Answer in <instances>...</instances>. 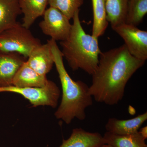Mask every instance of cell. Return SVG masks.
I'll list each match as a JSON object with an SVG mask.
<instances>
[{"label": "cell", "instance_id": "6da1fadb", "mask_svg": "<svg viewBox=\"0 0 147 147\" xmlns=\"http://www.w3.org/2000/svg\"><path fill=\"white\" fill-rule=\"evenodd\" d=\"M145 62L132 56L124 44L101 52L91 75L90 94L96 102L117 105L123 98L129 80Z\"/></svg>", "mask_w": 147, "mask_h": 147}, {"label": "cell", "instance_id": "7a4b0ae2", "mask_svg": "<svg viewBox=\"0 0 147 147\" xmlns=\"http://www.w3.org/2000/svg\"><path fill=\"white\" fill-rule=\"evenodd\" d=\"M54 57V63L61 85L62 98L55 113L56 118L69 124L74 119L83 121L86 117V110L93 104L89 87L81 81H75L68 74L63 63V56L56 40H47Z\"/></svg>", "mask_w": 147, "mask_h": 147}, {"label": "cell", "instance_id": "3957f363", "mask_svg": "<svg viewBox=\"0 0 147 147\" xmlns=\"http://www.w3.org/2000/svg\"><path fill=\"white\" fill-rule=\"evenodd\" d=\"M79 11L80 9L76 11L72 18L68 36L60 42L61 52L73 71L81 69L92 75L97 67L101 52L98 38L88 34L83 29Z\"/></svg>", "mask_w": 147, "mask_h": 147}, {"label": "cell", "instance_id": "277c9868", "mask_svg": "<svg viewBox=\"0 0 147 147\" xmlns=\"http://www.w3.org/2000/svg\"><path fill=\"white\" fill-rule=\"evenodd\" d=\"M41 44L29 29L17 23L0 33V53H18L28 58L35 47Z\"/></svg>", "mask_w": 147, "mask_h": 147}, {"label": "cell", "instance_id": "5b68a950", "mask_svg": "<svg viewBox=\"0 0 147 147\" xmlns=\"http://www.w3.org/2000/svg\"><path fill=\"white\" fill-rule=\"evenodd\" d=\"M9 92L21 95L29 100L33 107L48 106L55 108L57 106L61 92L57 84L50 81L43 88H20L13 86L0 87V92Z\"/></svg>", "mask_w": 147, "mask_h": 147}, {"label": "cell", "instance_id": "8992f818", "mask_svg": "<svg viewBox=\"0 0 147 147\" xmlns=\"http://www.w3.org/2000/svg\"><path fill=\"white\" fill-rule=\"evenodd\" d=\"M123 39L128 52L134 57L147 59V32L123 23L113 29Z\"/></svg>", "mask_w": 147, "mask_h": 147}, {"label": "cell", "instance_id": "52a82bcc", "mask_svg": "<svg viewBox=\"0 0 147 147\" xmlns=\"http://www.w3.org/2000/svg\"><path fill=\"white\" fill-rule=\"evenodd\" d=\"M43 19L39 24L42 33L56 40H65L70 33L71 24L69 19L55 7H50L45 11Z\"/></svg>", "mask_w": 147, "mask_h": 147}, {"label": "cell", "instance_id": "ba28073f", "mask_svg": "<svg viewBox=\"0 0 147 147\" xmlns=\"http://www.w3.org/2000/svg\"><path fill=\"white\" fill-rule=\"evenodd\" d=\"M26 62L37 73L46 76L55 65L49 42L43 45L40 44L35 47L29 55Z\"/></svg>", "mask_w": 147, "mask_h": 147}, {"label": "cell", "instance_id": "9c48e42d", "mask_svg": "<svg viewBox=\"0 0 147 147\" xmlns=\"http://www.w3.org/2000/svg\"><path fill=\"white\" fill-rule=\"evenodd\" d=\"M26 59L18 53H0V87L12 86L13 78Z\"/></svg>", "mask_w": 147, "mask_h": 147}, {"label": "cell", "instance_id": "30bf717a", "mask_svg": "<svg viewBox=\"0 0 147 147\" xmlns=\"http://www.w3.org/2000/svg\"><path fill=\"white\" fill-rule=\"evenodd\" d=\"M104 144L103 137L98 132H91L82 128L72 130L70 137L63 140L59 147H100Z\"/></svg>", "mask_w": 147, "mask_h": 147}, {"label": "cell", "instance_id": "8fae6325", "mask_svg": "<svg viewBox=\"0 0 147 147\" xmlns=\"http://www.w3.org/2000/svg\"><path fill=\"white\" fill-rule=\"evenodd\" d=\"M50 82L46 76L40 75L27 63L23 64L13 78L12 86L20 88H43Z\"/></svg>", "mask_w": 147, "mask_h": 147}, {"label": "cell", "instance_id": "7c38bea8", "mask_svg": "<svg viewBox=\"0 0 147 147\" xmlns=\"http://www.w3.org/2000/svg\"><path fill=\"white\" fill-rule=\"evenodd\" d=\"M147 120V112L129 119L121 120L110 118L105 124V128L106 131L113 134L128 135L138 132Z\"/></svg>", "mask_w": 147, "mask_h": 147}, {"label": "cell", "instance_id": "4fadbf2b", "mask_svg": "<svg viewBox=\"0 0 147 147\" xmlns=\"http://www.w3.org/2000/svg\"><path fill=\"white\" fill-rule=\"evenodd\" d=\"M49 0H19L21 12L24 14L22 26L30 29L37 18L43 16Z\"/></svg>", "mask_w": 147, "mask_h": 147}, {"label": "cell", "instance_id": "5bb4252c", "mask_svg": "<svg viewBox=\"0 0 147 147\" xmlns=\"http://www.w3.org/2000/svg\"><path fill=\"white\" fill-rule=\"evenodd\" d=\"M19 0H0V33L17 24V17L22 13Z\"/></svg>", "mask_w": 147, "mask_h": 147}, {"label": "cell", "instance_id": "9a60e30c", "mask_svg": "<svg viewBox=\"0 0 147 147\" xmlns=\"http://www.w3.org/2000/svg\"><path fill=\"white\" fill-rule=\"evenodd\" d=\"M103 137L104 144L113 147H145L146 140L139 131L128 135H118L106 131Z\"/></svg>", "mask_w": 147, "mask_h": 147}, {"label": "cell", "instance_id": "2e32d148", "mask_svg": "<svg viewBox=\"0 0 147 147\" xmlns=\"http://www.w3.org/2000/svg\"><path fill=\"white\" fill-rule=\"evenodd\" d=\"M129 0H106V18L112 29L125 23Z\"/></svg>", "mask_w": 147, "mask_h": 147}, {"label": "cell", "instance_id": "e0dca14e", "mask_svg": "<svg viewBox=\"0 0 147 147\" xmlns=\"http://www.w3.org/2000/svg\"><path fill=\"white\" fill-rule=\"evenodd\" d=\"M93 22L92 35L98 38L105 32L108 26L106 18V0H92Z\"/></svg>", "mask_w": 147, "mask_h": 147}, {"label": "cell", "instance_id": "ac0fdd59", "mask_svg": "<svg viewBox=\"0 0 147 147\" xmlns=\"http://www.w3.org/2000/svg\"><path fill=\"white\" fill-rule=\"evenodd\" d=\"M147 13V0H129L125 23L137 26Z\"/></svg>", "mask_w": 147, "mask_h": 147}, {"label": "cell", "instance_id": "d6986e66", "mask_svg": "<svg viewBox=\"0 0 147 147\" xmlns=\"http://www.w3.org/2000/svg\"><path fill=\"white\" fill-rule=\"evenodd\" d=\"M84 0H49L50 7L60 11L69 20L84 4Z\"/></svg>", "mask_w": 147, "mask_h": 147}, {"label": "cell", "instance_id": "ffe728a7", "mask_svg": "<svg viewBox=\"0 0 147 147\" xmlns=\"http://www.w3.org/2000/svg\"><path fill=\"white\" fill-rule=\"evenodd\" d=\"M139 132L140 134L146 140L147 138V126L144 127L139 130Z\"/></svg>", "mask_w": 147, "mask_h": 147}, {"label": "cell", "instance_id": "44dd1931", "mask_svg": "<svg viewBox=\"0 0 147 147\" xmlns=\"http://www.w3.org/2000/svg\"><path fill=\"white\" fill-rule=\"evenodd\" d=\"M100 147H113L111 146L110 145L106 144H104L102 145Z\"/></svg>", "mask_w": 147, "mask_h": 147}, {"label": "cell", "instance_id": "7402d4cb", "mask_svg": "<svg viewBox=\"0 0 147 147\" xmlns=\"http://www.w3.org/2000/svg\"><path fill=\"white\" fill-rule=\"evenodd\" d=\"M147 147V146H146V147Z\"/></svg>", "mask_w": 147, "mask_h": 147}, {"label": "cell", "instance_id": "603a6c76", "mask_svg": "<svg viewBox=\"0 0 147 147\" xmlns=\"http://www.w3.org/2000/svg\"><path fill=\"white\" fill-rule=\"evenodd\" d=\"M47 147H48V146H47Z\"/></svg>", "mask_w": 147, "mask_h": 147}]
</instances>
